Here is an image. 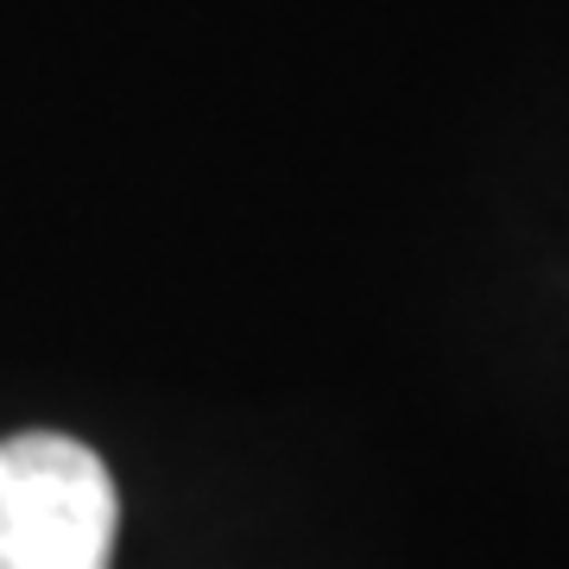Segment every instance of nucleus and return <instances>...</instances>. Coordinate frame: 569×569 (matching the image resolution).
<instances>
[{"mask_svg":"<svg viewBox=\"0 0 569 569\" xmlns=\"http://www.w3.org/2000/svg\"><path fill=\"white\" fill-rule=\"evenodd\" d=\"M121 500L96 449L26 430L0 443V569H108Z\"/></svg>","mask_w":569,"mask_h":569,"instance_id":"1","label":"nucleus"}]
</instances>
